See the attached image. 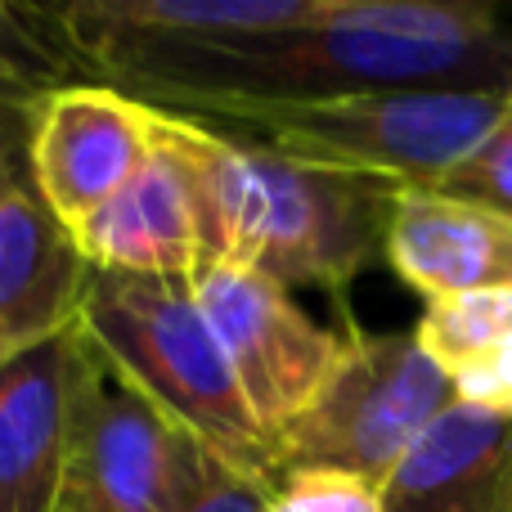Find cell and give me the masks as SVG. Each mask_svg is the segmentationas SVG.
Segmentation results:
<instances>
[{"label":"cell","mask_w":512,"mask_h":512,"mask_svg":"<svg viewBox=\"0 0 512 512\" xmlns=\"http://www.w3.org/2000/svg\"><path fill=\"white\" fill-rule=\"evenodd\" d=\"M95 72L149 108L225 122L243 108L373 90H504L512 81V32L477 45H418L342 27L315 0V14L288 32L122 50L99 59Z\"/></svg>","instance_id":"6da1fadb"},{"label":"cell","mask_w":512,"mask_h":512,"mask_svg":"<svg viewBox=\"0 0 512 512\" xmlns=\"http://www.w3.org/2000/svg\"><path fill=\"white\" fill-rule=\"evenodd\" d=\"M158 113V140L185 162L207 221L212 261H234L274 283H315L342 297L382 252L396 189L346 171L283 158L212 122Z\"/></svg>","instance_id":"7a4b0ae2"},{"label":"cell","mask_w":512,"mask_h":512,"mask_svg":"<svg viewBox=\"0 0 512 512\" xmlns=\"http://www.w3.org/2000/svg\"><path fill=\"white\" fill-rule=\"evenodd\" d=\"M77 328L131 387L180 423L230 477L270 495L279 486L274 441L243 400L239 378L198 310L189 279L90 274Z\"/></svg>","instance_id":"3957f363"},{"label":"cell","mask_w":512,"mask_h":512,"mask_svg":"<svg viewBox=\"0 0 512 512\" xmlns=\"http://www.w3.org/2000/svg\"><path fill=\"white\" fill-rule=\"evenodd\" d=\"M504 90H373L310 104L243 108L225 122L310 167L391 189H441L486 144Z\"/></svg>","instance_id":"277c9868"},{"label":"cell","mask_w":512,"mask_h":512,"mask_svg":"<svg viewBox=\"0 0 512 512\" xmlns=\"http://www.w3.org/2000/svg\"><path fill=\"white\" fill-rule=\"evenodd\" d=\"M212 463L72 324L63 512H189Z\"/></svg>","instance_id":"5b68a950"},{"label":"cell","mask_w":512,"mask_h":512,"mask_svg":"<svg viewBox=\"0 0 512 512\" xmlns=\"http://www.w3.org/2000/svg\"><path fill=\"white\" fill-rule=\"evenodd\" d=\"M450 405V378L427 360L414 333L346 328V355L328 387L274 436L279 472L328 468L382 486L423 427Z\"/></svg>","instance_id":"8992f818"},{"label":"cell","mask_w":512,"mask_h":512,"mask_svg":"<svg viewBox=\"0 0 512 512\" xmlns=\"http://www.w3.org/2000/svg\"><path fill=\"white\" fill-rule=\"evenodd\" d=\"M189 292L221 342L256 423L274 441L328 387L346 355V333L315 324L283 283L234 261L198 265L189 274Z\"/></svg>","instance_id":"52a82bcc"},{"label":"cell","mask_w":512,"mask_h":512,"mask_svg":"<svg viewBox=\"0 0 512 512\" xmlns=\"http://www.w3.org/2000/svg\"><path fill=\"white\" fill-rule=\"evenodd\" d=\"M158 144L149 104L108 81H72L27 113V180L63 230L99 212Z\"/></svg>","instance_id":"ba28073f"},{"label":"cell","mask_w":512,"mask_h":512,"mask_svg":"<svg viewBox=\"0 0 512 512\" xmlns=\"http://www.w3.org/2000/svg\"><path fill=\"white\" fill-rule=\"evenodd\" d=\"M72 239H77V252L90 261V270L108 274L189 279L198 265L212 261L198 189L185 162L162 140L153 144L144 167L90 221L72 230Z\"/></svg>","instance_id":"9c48e42d"},{"label":"cell","mask_w":512,"mask_h":512,"mask_svg":"<svg viewBox=\"0 0 512 512\" xmlns=\"http://www.w3.org/2000/svg\"><path fill=\"white\" fill-rule=\"evenodd\" d=\"M382 256L423 301L512 288V216L454 189H396Z\"/></svg>","instance_id":"30bf717a"},{"label":"cell","mask_w":512,"mask_h":512,"mask_svg":"<svg viewBox=\"0 0 512 512\" xmlns=\"http://www.w3.org/2000/svg\"><path fill=\"white\" fill-rule=\"evenodd\" d=\"M382 512H512V414L454 400L378 486Z\"/></svg>","instance_id":"8fae6325"},{"label":"cell","mask_w":512,"mask_h":512,"mask_svg":"<svg viewBox=\"0 0 512 512\" xmlns=\"http://www.w3.org/2000/svg\"><path fill=\"white\" fill-rule=\"evenodd\" d=\"M72 328L0 364V512H63Z\"/></svg>","instance_id":"7c38bea8"},{"label":"cell","mask_w":512,"mask_h":512,"mask_svg":"<svg viewBox=\"0 0 512 512\" xmlns=\"http://www.w3.org/2000/svg\"><path fill=\"white\" fill-rule=\"evenodd\" d=\"M90 274L72 230L54 221L27 180L0 194V346L23 351L68 333Z\"/></svg>","instance_id":"4fadbf2b"},{"label":"cell","mask_w":512,"mask_h":512,"mask_svg":"<svg viewBox=\"0 0 512 512\" xmlns=\"http://www.w3.org/2000/svg\"><path fill=\"white\" fill-rule=\"evenodd\" d=\"M310 14L315 0H72L54 9L86 68L108 54L149 45H203L288 32Z\"/></svg>","instance_id":"5bb4252c"},{"label":"cell","mask_w":512,"mask_h":512,"mask_svg":"<svg viewBox=\"0 0 512 512\" xmlns=\"http://www.w3.org/2000/svg\"><path fill=\"white\" fill-rule=\"evenodd\" d=\"M414 337L454 387L459 378L512 351V288H481L427 301Z\"/></svg>","instance_id":"9a60e30c"},{"label":"cell","mask_w":512,"mask_h":512,"mask_svg":"<svg viewBox=\"0 0 512 512\" xmlns=\"http://www.w3.org/2000/svg\"><path fill=\"white\" fill-rule=\"evenodd\" d=\"M77 50L68 45L54 9L0 5V104L32 113L36 99L72 86Z\"/></svg>","instance_id":"2e32d148"},{"label":"cell","mask_w":512,"mask_h":512,"mask_svg":"<svg viewBox=\"0 0 512 512\" xmlns=\"http://www.w3.org/2000/svg\"><path fill=\"white\" fill-rule=\"evenodd\" d=\"M261 512H382V495L373 481L351 472L301 468L283 472L279 486L261 499Z\"/></svg>","instance_id":"e0dca14e"},{"label":"cell","mask_w":512,"mask_h":512,"mask_svg":"<svg viewBox=\"0 0 512 512\" xmlns=\"http://www.w3.org/2000/svg\"><path fill=\"white\" fill-rule=\"evenodd\" d=\"M441 189L481 198V203H490V207H499V212L512 216V81L504 86V113H499L495 131L486 135V144H481Z\"/></svg>","instance_id":"ac0fdd59"},{"label":"cell","mask_w":512,"mask_h":512,"mask_svg":"<svg viewBox=\"0 0 512 512\" xmlns=\"http://www.w3.org/2000/svg\"><path fill=\"white\" fill-rule=\"evenodd\" d=\"M261 499H265L261 490L243 486L221 463H212V472H207V481H203V495L194 499L189 512H261Z\"/></svg>","instance_id":"d6986e66"},{"label":"cell","mask_w":512,"mask_h":512,"mask_svg":"<svg viewBox=\"0 0 512 512\" xmlns=\"http://www.w3.org/2000/svg\"><path fill=\"white\" fill-rule=\"evenodd\" d=\"M23 180H27V113L0 104V194L9 185H23Z\"/></svg>","instance_id":"ffe728a7"},{"label":"cell","mask_w":512,"mask_h":512,"mask_svg":"<svg viewBox=\"0 0 512 512\" xmlns=\"http://www.w3.org/2000/svg\"><path fill=\"white\" fill-rule=\"evenodd\" d=\"M9 355H14V351H9V346H0V364H5V360H9Z\"/></svg>","instance_id":"44dd1931"}]
</instances>
